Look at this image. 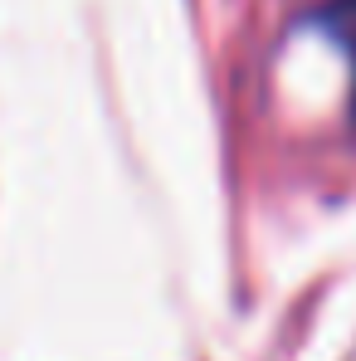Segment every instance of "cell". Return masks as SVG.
Listing matches in <instances>:
<instances>
[{
    "mask_svg": "<svg viewBox=\"0 0 356 361\" xmlns=\"http://www.w3.org/2000/svg\"><path fill=\"white\" fill-rule=\"evenodd\" d=\"M307 10L274 39V83L288 113L356 142V0H302Z\"/></svg>",
    "mask_w": 356,
    "mask_h": 361,
    "instance_id": "1",
    "label": "cell"
}]
</instances>
